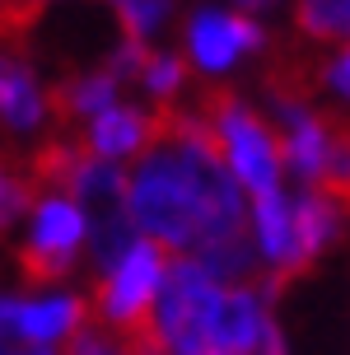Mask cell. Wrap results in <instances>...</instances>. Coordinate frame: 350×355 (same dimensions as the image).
Wrapping results in <instances>:
<instances>
[{
	"mask_svg": "<svg viewBox=\"0 0 350 355\" xmlns=\"http://www.w3.org/2000/svg\"><path fill=\"white\" fill-rule=\"evenodd\" d=\"M196 112L225 131L229 164H234V173H238V182H243L247 192H257V196L276 192L280 164H285V136H280L276 126L266 122V117H257V112H252L229 85H220V80L201 85Z\"/></svg>",
	"mask_w": 350,
	"mask_h": 355,
	"instance_id": "1",
	"label": "cell"
},
{
	"mask_svg": "<svg viewBox=\"0 0 350 355\" xmlns=\"http://www.w3.org/2000/svg\"><path fill=\"white\" fill-rule=\"evenodd\" d=\"M75 201L89 215V257L98 266V276H112L117 266L136 248V215H131V182L112 159H94L75 178Z\"/></svg>",
	"mask_w": 350,
	"mask_h": 355,
	"instance_id": "2",
	"label": "cell"
},
{
	"mask_svg": "<svg viewBox=\"0 0 350 355\" xmlns=\"http://www.w3.org/2000/svg\"><path fill=\"white\" fill-rule=\"evenodd\" d=\"M168 262H173V248H164L155 239H140L136 248H131V257L112 276H98L94 281V290H89L94 318L107 322L122 337L159 322V285H164Z\"/></svg>",
	"mask_w": 350,
	"mask_h": 355,
	"instance_id": "3",
	"label": "cell"
},
{
	"mask_svg": "<svg viewBox=\"0 0 350 355\" xmlns=\"http://www.w3.org/2000/svg\"><path fill=\"white\" fill-rule=\"evenodd\" d=\"M225 300V285L196 257H173L159 285V332L168 355H210V322Z\"/></svg>",
	"mask_w": 350,
	"mask_h": 355,
	"instance_id": "4",
	"label": "cell"
},
{
	"mask_svg": "<svg viewBox=\"0 0 350 355\" xmlns=\"http://www.w3.org/2000/svg\"><path fill=\"white\" fill-rule=\"evenodd\" d=\"M85 220L66 196H47L42 211L33 215V234L15 248L19 281L28 290H42L52 281H66L75 262H80V239H85Z\"/></svg>",
	"mask_w": 350,
	"mask_h": 355,
	"instance_id": "5",
	"label": "cell"
},
{
	"mask_svg": "<svg viewBox=\"0 0 350 355\" xmlns=\"http://www.w3.org/2000/svg\"><path fill=\"white\" fill-rule=\"evenodd\" d=\"M94 318L89 300H5V332L24 341H61L75 337Z\"/></svg>",
	"mask_w": 350,
	"mask_h": 355,
	"instance_id": "6",
	"label": "cell"
},
{
	"mask_svg": "<svg viewBox=\"0 0 350 355\" xmlns=\"http://www.w3.org/2000/svg\"><path fill=\"white\" fill-rule=\"evenodd\" d=\"M266 313H262V290H225V300L210 322V355H252L262 351Z\"/></svg>",
	"mask_w": 350,
	"mask_h": 355,
	"instance_id": "7",
	"label": "cell"
},
{
	"mask_svg": "<svg viewBox=\"0 0 350 355\" xmlns=\"http://www.w3.org/2000/svg\"><path fill=\"white\" fill-rule=\"evenodd\" d=\"M117 89H122V75L112 66L66 75V80H52V89H47V112H52V122L103 117V112L117 107Z\"/></svg>",
	"mask_w": 350,
	"mask_h": 355,
	"instance_id": "8",
	"label": "cell"
},
{
	"mask_svg": "<svg viewBox=\"0 0 350 355\" xmlns=\"http://www.w3.org/2000/svg\"><path fill=\"white\" fill-rule=\"evenodd\" d=\"M0 103L10 131H33L47 117V94L37 89V75L28 66V52H5V80H0Z\"/></svg>",
	"mask_w": 350,
	"mask_h": 355,
	"instance_id": "9",
	"label": "cell"
},
{
	"mask_svg": "<svg viewBox=\"0 0 350 355\" xmlns=\"http://www.w3.org/2000/svg\"><path fill=\"white\" fill-rule=\"evenodd\" d=\"M341 225H346V211H341L327 192H317V187H304V192H299V201H295V234H299V252H304L308 266L341 239Z\"/></svg>",
	"mask_w": 350,
	"mask_h": 355,
	"instance_id": "10",
	"label": "cell"
},
{
	"mask_svg": "<svg viewBox=\"0 0 350 355\" xmlns=\"http://www.w3.org/2000/svg\"><path fill=\"white\" fill-rule=\"evenodd\" d=\"M187 56L201 71H229L238 56V37H234V15L225 10H201L187 24Z\"/></svg>",
	"mask_w": 350,
	"mask_h": 355,
	"instance_id": "11",
	"label": "cell"
},
{
	"mask_svg": "<svg viewBox=\"0 0 350 355\" xmlns=\"http://www.w3.org/2000/svg\"><path fill=\"white\" fill-rule=\"evenodd\" d=\"M155 131V112H140V107H112L103 117H94L89 145L98 159H117V155H140L145 141Z\"/></svg>",
	"mask_w": 350,
	"mask_h": 355,
	"instance_id": "12",
	"label": "cell"
},
{
	"mask_svg": "<svg viewBox=\"0 0 350 355\" xmlns=\"http://www.w3.org/2000/svg\"><path fill=\"white\" fill-rule=\"evenodd\" d=\"M295 28L313 47L350 42V0H299L295 5Z\"/></svg>",
	"mask_w": 350,
	"mask_h": 355,
	"instance_id": "13",
	"label": "cell"
},
{
	"mask_svg": "<svg viewBox=\"0 0 350 355\" xmlns=\"http://www.w3.org/2000/svg\"><path fill=\"white\" fill-rule=\"evenodd\" d=\"M168 0H117V24H122V37L131 42H150V37L164 28L168 19Z\"/></svg>",
	"mask_w": 350,
	"mask_h": 355,
	"instance_id": "14",
	"label": "cell"
},
{
	"mask_svg": "<svg viewBox=\"0 0 350 355\" xmlns=\"http://www.w3.org/2000/svg\"><path fill=\"white\" fill-rule=\"evenodd\" d=\"M187 61L192 56H177V52H155V61H150V71H145V80L140 85L150 89V98L155 103H173V94L182 85H187Z\"/></svg>",
	"mask_w": 350,
	"mask_h": 355,
	"instance_id": "15",
	"label": "cell"
},
{
	"mask_svg": "<svg viewBox=\"0 0 350 355\" xmlns=\"http://www.w3.org/2000/svg\"><path fill=\"white\" fill-rule=\"evenodd\" d=\"M66 355H131L126 351V341L107 327V322H98V318H89L75 337L66 341Z\"/></svg>",
	"mask_w": 350,
	"mask_h": 355,
	"instance_id": "16",
	"label": "cell"
},
{
	"mask_svg": "<svg viewBox=\"0 0 350 355\" xmlns=\"http://www.w3.org/2000/svg\"><path fill=\"white\" fill-rule=\"evenodd\" d=\"M234 37H238V47H243V52H266V42H271L266 28L247 15V10H234Z\"/></svg>",
	"mask_w": 350,
	"mask_h": 355,
	"instance_id": "17",
	"label": "cell"
},
{
	"mask_svg": "<svg viewBox=\"0 0 350 355\" xmlns=\"http://www.w3.org/2000/svg\"><path fill=\"white\" fill-rule=\"evenodd\" d=\"M5 355H66V346H47V341H24V337H5Z\"/></svg>",
	"mask_w": 350,
	"mask_h": 355,
	"instance_id": "18",
	"label": "cell"
},
{
	"mask_svg": "<svg viewBox=\"0 0 350 355\" xmlns=\"http://www.w3.org/2000/svg\"><path fill=\"white\" fill-rule=\"evenodd\" d=\"M332 85H336V89H341V94L350 98V42H346V47H341V52L332 56Z\"/></svg>",
	"mask_w": 350,
	"mask_h": 355,
	"instance_id": "19",
	"label": "cell"
},
{
	"mask_svg": "<svg viewBox=\"0 0 350 355\" xmlns=\"http://www.w3.org/2000/svg\"><path fill=\"white\" fill-rule=\"evenodd\" d=\"M234 5H238V10H247V15H252V10H266V5H271V0H234Z\"/></svg>",
	"mask_w": 350,
	"mask_h": 355,
	"instance_id": "20",
	"label": "cell"
}]
</instances>
